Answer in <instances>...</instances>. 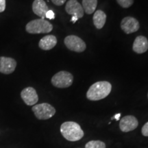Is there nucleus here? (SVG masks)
Listing matches in <instances>:
<instances>
[{"label":"nucleus","instance_id":"6","mask_svg":"<svg viewBox=\"0 0 148 148\" xmlns=\"http://www.w3.org/2000/svg\"><path fill=\"white\" fill-rule=\"evenodd\" d=\"M64 42V45L69 50L77 53L83 52L86 47V43L84 40L75 35H69L66 36Z\"/></svg>","mask_w":148,"mask_h":148},{"label":"nucleus","instance_id":"13","mask_svg":"<svg viewBox=\"0 0 148 148\" xmlns=\"http://www.w3.org/2000/svg\"><path fill=\"white\" fill-rule=\"evenodd\" d=\"M32 10L33 12L40 16V18L45 19V14L49 10V8L44 0H34L32 3Z\"/></svg>","mask_w":148,"mask_h":148},{"label":"nucleus","instance_id":"24","mask_svg":"<svg viewBox=\"0 0 148 148\" xmlns=\"http://www.w3.org/2000/svg\"><path fill=\"white\" fill-rule=\"evenodd\" d=\"M120 116H121V114L120 113H118V114H116L115 115H114L113 117L112 118V119H115L116 121H117V120H119V118H120Z\"/></svg>","mask_w":148,"mask_h":148},{"label":"nucleus","instance_id":"20","mask_svg":"<svg viewBox=\"0 0 148 148\" xmlns=\"http://www.w3.org/2000/svg\"><path fill=\"white\" fill-rule=\"evenodd\" d=\"M45 18H49V19H54V18H55L54 12H53L52 10H49L45 14Z\"/></svg>","mask_w":148,"mask_h":148},{"label":"nucleus","instance_id":"1","mask_svg":"<svg viewBox=\"0 0 148 148\" xmlns=\"http://www.w3.org/2000/svg\"><path fill=\"white\" fill-rule=\"evenodd\" d=\"M112 86L107 81H100L90 86L86 92V97L90 101H98L104 99L110 93Z\"/></svg>","mask_w":148,"mask_h":148},{"label":"nucleus","instance_id":"14","mask_svg":"<svg viewBox=\"0 0 148 148\" xmlns=\"http://www.w3.org/2000/svg\"><path fill=\"white\" fill-rule=\"evenodd\" d=\"M57 44V38L53 35H47L42 37L38 42V47L42 50L47 51L53 49Z\"/></svg>","mask_w":148,"mask_h":148},{"label":"nucleus","instance_id":"23","mask_svg":"<svg viewBox=\"0 0 148 148\" xmlns=\"http://www.w3.org/2000/svg\"><path fill=\"white\" fill-rule=\"evenodd\" d=\"M77 20H78V18L77 17V16H72V17H71V21L72 22V23H75V22H76Z\"/></svg>","mask_w":148,"mask_h":148},{"label":"nucleus","instance_id":"10","mask_svg":"<svg viewBox=\"0 0 148 148\" xmlns=\"http://www.w3.org/2000/svg\"><path fill=\"white\" fill-rule=\"evenodd\" d=\"M138 121L134 116H125L120 120L119 127L123 132H128L134 130L138 127Z\"/></svg>","mask_w":148,"mask_h":148},{"label":"nucleus","instance_id":"4","mask_svg":"<svg viewBox=\"0 0 148 148\" xmlns=\"http://www.w3.org/2000/svg\"><path fill=\"white\" fill-rule=\"evenodd\" d=\"M32 110L38 119L47 120L50 119L56 113V109L48 103L35 104Z\"/></svg>","mask_w":148,"mask_h":148},{"label":"nucleus","instance_id":"18","mask_svg":"<svg viewBox=\"0 0 148 148\" xmlns=\"http://www.w3.org/2000/svg\"><path fill=\"white\" fill-rule=\"evenodd\" d=\"M116 1L123 8H129L134 3V0H116Z\"/></svg>","mask_w":148,"mask_h":148},{"label":"nucleus","instance_id":"15","mask_svg":"<svg viewBox=\"0 0 148 148\" xmlns=\"http://www.w3.org/2000/svg\"><path fill=\"white\" fill-rule=\"evenodd\" d=\"M92 19H93V23L96 28L101 29L106 23V14L103 11L98 10L95 11Z\"/></svg>","mask_w":148,"mask_h":148},{"label":"nucleus","instance_id":"8","mask_svg":"<svg viewBox=\"0 0 148 148\" xmlns=\"http://www.w3.org/2000/svg\"><path fill=\"white\" fill-rule=\"evenodd\" d=\"M21 97L27 106H34L38 101V94L33 87H26L22 90Z\"/></svg>","mask_w":148,"mask_h":148},{"label":"nucleus","instance_id":"21","mask_svg":"<svg viewBox=\"0 0 148 148\" xmlns=\"http://www.w3.org/2000/svg\"><path fill=\"white\" fill-rule=\"evenodd\" d=\"M53 4L56 5H62L65 3L66 0H51Z\"/></svg>","mask_w":148,"mask_h":148},{"label":"nucleus","instance_id":"3","mask_svg":"<svg viewBox=\"0 0 148 148\" xmlns=\"http://www.w3.org/2000/svg\"><path fill=\"white\" fill-rule=\"evenodd\" d=\"M53 29L51 23L43 18H38L29 21L25 26V30L29 34H45Z\"/></svg>","mask_w":148,"mask_h":148},{"label":"nucleus","instance_id":"2","mask_svg":"<svg viewBox=\"0 0 148 148\" xmlns=\"http://www.w3.org/2000/svg\"><path fill=\"white\" fill-rule=\"evenodd\" d=\"M60 132L69 141H77L84 136V133L80 125L76 122L66 121L60 125Z\"/></svg>","mask_w":148,"mask_h":148},{"label":"nucleus","instance_id":"19","mask_svg":"<svg viewBox=\"0 0 148 148\" xmlns=\"http://www.w3.org/2000/svg\"><path fill=\"white\" fill-rule=\"evenodd\" d=\"M141 132L144 136H148V121L142 127Z\"/></svg>","mask_w":148,"mask_h":148},{"label":"nucleus","instance_id":"7","mask_svg":"<svg viewBox=\"0 0 148 148\" xmlns=\"http://www.w3.org/2000/svg\"><path fill=\"white\" fill-rule=\"evenodd\" d=\"M140 27L138 20L132 16L123 18L121 22V28L125 34H129L138 30Z\"/></svg>","mask_w":148,"mask_h":148},{"label":"nucleus","instance_id":"5","mask_svg":"<svg viewBox=\"0 0 148 148\" xmlns=\"http://www.w3.org/2000/svg\"><path fill=\"white\" fill-rule=\"evenodd\" d=\"M73 81V76L71 73L66 71H61L53 75L51 82L55 87L64 88L71 86Z\"/></svg>","mask_w":148,"mask_h":148},{"label":"nucleus","instance_id":"12","mask_svg":"<svg viewBox=\"0 0 148 148\" xmlns=\"http://www.w3.org/2000/svg\"><path fill=\"white\" fill-rule=\"evenodd\" d=\"M132 49L136 53H143L148 49V40L145 36H138L135 38Z\"/></svg>","mask_w":148,"mask_h":148},{"label":"nucleus","instance_id":"22","mask_svg":"<svg viewBox=\"0 0 148 148\" xmlns=\"http://www.w3.org/2000/svg\"><path fill=\"white\" fill-rule=\"evenodd\" d=\"M5 9V0H0V12H3Z\"/></svg>","mask_w":148,"mask_h":148},{"label":"nucleus","instance_id":"9","mask_svg":"<svg viewBox=\"0 0 148 148\" xmlns=\"http://www.w3.org/2000/svg\"><path fill=\"white\" fill-rule=\"evenodd\" d=\"M16 67V61L12 58L0 56V73L9 75L13 73Z\"/></svg>","mask_w":148,"mask_h":148},{"label":"nucleus","instance_id":"17","mask_svg":"<svg viewBox=\"0 0 148 148\" xmlns=\"http://www.w3.org/2000/svg\"><path fill=\"white\" fill-rule=\"evenodd\" d=\"M84 148H106V144L101 140H90L85 145Z\"/></svg>","mask_w":148,"mask_h":148},{"label":"nucleus","instance_id":"11","mask_svg":"<svg viewBox=\"0 0 148 148\" xmlns=\"http://www.w3.org/2000/svg\"><path fill=\"white\" fill-rule=\"evenodd\" d=\"M65 10L69 14L77 16L78 18L84 16V9L82 5L77 0H69L65 5Z\"/></svg>","mask_w":148,"mask_h":148},{"label":"nucleus","instance_id":"16","mask_svg":"<svg viewBox=\"0 0 148 148\" xmlns=\"http://www.w3.org/2000/svg\"><path fill=\"white\" fill-rule=\"evenodd\" d=\"M82 5L86 14H92L97 8V0H82Z\"/></svg>","mask_w":148,"mask_h":148}]
</instances>
